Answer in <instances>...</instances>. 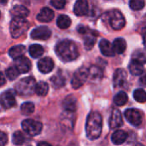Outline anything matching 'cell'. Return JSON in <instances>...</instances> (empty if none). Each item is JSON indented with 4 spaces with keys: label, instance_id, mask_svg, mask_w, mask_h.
Wrapping results in <instances>:
<instances>
[{
    "label": "cell",
    "instance_id": "6da1fadb",
    "mask_svg": "<svg viewBox=\"0 0 146 146\" xmlns=\"http://www.w3.org/2000/svg\"><path fill=\"white\" fill-rule=\"evenodd\" d=\"M56 53L63 62H71L79 56L76 44L71 40H63L56 46Z\"/></svg>",
    "mask_w": 146,
    "mask_h": 146
},
{
    "label": "cell",
    "instance_id": "7a4b0ae2",
    "mask_svg": "<svg viewBox=\"0 0 146 146\" xmlns=\"http://www.w3.org/2000/svg\"><path fill=\"white\" fill-rule=\"evenodd\" d=\"M103 120L100 114L98 112H92L86 120V136L91 140H95L98 139L102 133Z\"/></svg>",
    "mask_w": 146,
    "mask_h": 146
},
{
    "label": "cell",
    "instance_id": "3957f363",
    "mask_svg": "<svg viewBox=\"0 0 146 146\" xmlns=\"http://www.w3.org/2000/svg\"><path fill=\"white\" fill-rule=\"evenodd\" d=\"M36 86V80L33 77H27L16 83L15 91L21 96H30L35 92Z\"/></svg>",
    "mask_w": 146,
    "mask_h": 146
},
{
    "label": "cell",
    "instance_id": "277c9868",
    "mask_svg": "<svg viewBox=\"0 0 146 146\" xmlns=\"http://www.w3.org/2000/svg\"><path fill=\"white\" fill-rule=\"evenodd\" d=\"M29 28V22L25 19L14 18L10 22L9 31L12 38H18L23 35Z\"/></svg>",
    "mask_w": 146,
    "mask_h": 146
},
{
    "label": "cell",
    "instance_id": "5b68a950",
    "mask_svg": "<svg viewBox=\"0 0 146 146\" xmlns=\"http://www.w3.org/2000/svg\"><path fill=\"white\" fill-rule=\"evenodd\" d=\"M21 127L24 130V132L27 133L28 135L36 136L41 133L43 126H42V123H40L39 121H37L32 119H27L22 121Z\"/></svg>",
    "mask_w": 146,
    "mask_h": 146
},
{
    "label": "cell",
    "instance_id": "8992f818",
    "mask_svg": "<svg viewBox=\"0 0 146 146\" xmlns=\"http://www.w3.org/2000/svg\"><path fill=\"white\" fill-rule=\"evenodd\" d=\"M88 80V69L81 68L77 70L71 80V85L74 89H78L84 85V83Z\"/></svg>",
    "mask_w": 146,
    "mask_h": 146
},
{
    "label": "cell",
    "instance_id": "52a82bcc",
    "mask_svg": "<svg viewBox=\"0 0 146 146\" xmlns=\"http://www.w3.org/2000/svg\"><path fill=\"white\" fill-rule=\"evenodd\" d=\"M127 121L134 127H139L142 124L143 118L141 113L136 109H128L125 111Z\"/></svg>",
    "mask_w": 146,
    "mask_h": 146
},
{
    "label": "cell",
    "instance_id": "ba28073f",
    "mask_svg": "<svg viewBox=\"0 0 146 146\" xmlns=\"http://www.w3.org/2000/svg\"><path fill=\"white\" fill-rule=\"evenodd\" d=\"M110 26L115 30H120L124 27L126 24V20L123 16V15L118 11V10H113L110 14Z\"/></svg>",
    "mask_w": 146,
    "mask_h": 146
},
{
    "label": "cell",
    "instance_id": "9c48e42d",
    "mask_svg": "<svg viewBox=\"0 0 146 146\" xmlns=\"http://www.w3.org/2000/svg\"><path fill=\"white\" fill-rule=\"evenodd\" d=\"M51 36V31L49 27L42 26L38 27L35 29H33L31 33V37L33 39H42L46 40Z\"/></svg>",
    "mask_w": 146,
    "mask_h": 146
},
{
    "label": "cell",
    "instance_id": "30bf717a",
    "mask_svg": "<svg viewBox=\"0 0 146 146\" xmlns=\"http://www.w3.org/2000/svg\"><path fill=\"white\" fill-rule=\"evenodd\" d=\"M0 104L4 109H9L15 106V98L14 92L11 90L3 92L0 96Z\"/></svg>",
    "mask_w": 146,
    "mask_h": 146
},
{
    "label": "cell",
    "instance_id": "8fae6325",
    "mask_svg": "<svg viewBox=\"0 0 146 146\" xmlns=\"http://www.w3.org/2000/svg\"><path fill=\"white\" fill-rule=\"evenodd\" d=\"M122 125H123V120H122L121 113L119 110L115 109L112 111L111 116L110 118V127L111 129H115V128H119Z\"/></svg>",
    "mask_w": 146,
    "mask_h": 146
},
{
    "label": "cell",
    "instance_id": "7c38bea8",
    "mask_svg": "<svg viewBox=\"0 0 146 146\" xmlns=\"http://www.w3.org/2000/svg\"><path fill=\"white\" fill-rule=\"evenodd\" d=\"M127 74L126 70H124L123 68L116 69L114 74V77H113L114 86L116 88L122 86L127 80Z\"/></svg>",
    "mask_w": 146,
    "mask_h": 146
},
{
    "label": "cell",
    "instance_id": "4fadbf2b",
    "mask_svg": "<svg viewBox=\"0 0 146 146\" xmlns=\"http://www.w3.org/2000/svg\"><path fill=\"white\" fill-rule=\"evenodd\" d=\"M38 68L39 71L43 74H48L52 71L54 68V62L50 57H44L38 61Z\"/></svg>",
    "mask_w": 146,
    "mask_h": 146
},
{
    "label": "cell",
    "instance_id": "5bb4252c",
    "mask_svg": "<svg viewBox=\"0 0 146 146\" xmlns=\"http://www.w3.org/2000/svg\"><path fill=\"white\" fill-rule=\"evenodd\" d=\"M15 67L17 68L19 73H21V74L27 73L30 70V68H31V62L25 56H21L20 58L15 59Z\"/></svg>",
    "mask_w": 146,
    "mask_h": 146
},
{
    "label": "cell",
    "instance_id": "9a60e30c",
    "mask_svg": "<svg viewBox=\"0 0 146 146\" xmlns=\"http://www.w3.org/2000/svg\"><path fill=\"white\" fill-rule=\"evenodd\" d=\"M54 15H55L54 11L51 9L45 7V8H43L40 10V12L38 14L37 19L42 22H49L54 18Z\"/></svg>",
    "mask_w": 146,
    "mask_h": 146
},
{
    "label": "cell",
    "instance_id": "2e32d148",
    "mask_svg": "<svg viewBox=\"0 0 146 146\" xmlns=\"http://www.w3.org/2000/svg\"><path fill=\"white\" fill-rule=\"evenodd\" d=\"M88 3L85 0L77 1L74 7V12L78 16L85 15L88 13Z\"/></svg>",
    "mask_w": 146,
    "mask_h": 146
},
{
    "label": "cell",
    "instance_id": "e0dca14e",
    "mask_svg": "<svg viewBox=\"0 0 146 146\" xmlns=\"http://www.w3.org/2000/svg\"><path fill=\"white\" fill-rule=\"evenodd\" d=\"M62 106L68 112H74L77 108V100L73 95H69L63 100Z\"/></svg>",
    "mask_w": 146,
    "mask_h": 146
},
{
    "label": "cell",
    "instance_id": "ac0fdd59",
    "mask_svg": "<svg viewBox=\"0 0 146 146\" xmlns=\"http://www.w3.org/2000/svg\"><path fill=\"white\" fill-rule=\"evenodd\" d=\"M10 12L11 15L14 16V18H21V19H25V17H27L29 14L28 9L22 5L14 6Z\"/></svg>",
    "mask_w": 146,
    "mask_h": 146
},
{
    "label": "cell",
    "instance_id": "d6986e66",
    "mask_svg": "<svg viewBox=\"0 0 146 146\" xmlns=\"http://www.w3.org/2000/svg\"><path fill=\"white\" fill-rule=\"evenodd\" d=\"M99 47L101 52L107 56H112L115 55V51L113 50V45L106 39H102L99 43Z\"/></svg>",
    "mask_w": 146,
    "mask_h": 146
},
{
    "label": "cell",
    "instance_id": "ffe728a7",
    "mask_svg": "<svg viewBox=\"0 0 146 146\" xmlns=\"http://www.w3.org/2000/svg\"><path fill=\"white\" fill-rule=\"evenodd\" d=\"M103 78V71L98 66H92L88 69V79L93 81H98Z\"/></svg>",
    "mask_w": 146,
    "mask_h": 146
},
{
    "label": "cell",
    "instance_id": "44dd1931",
    "mask_svg": "<svg viewBox=\"0 0 146 146\" xmlns=\"http://www.w3.org/2000/svg\"><path fill=\"white\" fill-rule=\"evenodd\" d=\"M127 138V134L124 131H122V130H116L112 134L111 140H112L113 144H115L116 145H122L126 141Z\"/></svg>",
    "mask_w": 146,
    "mask_h": 146
},
{
    "label": "cell",
    "instance_id": "7402d4cb",
    "mask_svg": "<svg viewBox=\"0 0 146 146\" xmlns=\"http://www.w3.org/2000/svg\"><path fill=\"white\" fill-rule=\"evenodd\" d=\"M126 48H127V43L124 38H119L115 39L113 43V50L115 53L122 54L126 50Z\"/></svg>",
    "mask_w": 146,
    "mask_h": 146
},
{
    "label": "cell",
    "instance_id": "603a6c76",
    "mask_svg": "<svg viewBox=\"0 0 146 146\" xmlns=\"http://www.w3.org/2000/svg\"><path fill=\"white\" fill-rule=\"evenodd\" d=\"M25 51H26V47L24 45H15V46H13L9 50V54L10 57L14 59H17V58L23 56V54L25 53Z\"/></svg>",
    "mask_w": 146,
    "mask_h": 146
},
{
    "label": "cell",
    "instance_id": "cb8c5ba5",
    "mask_svg": "<svg viewBox=\"0 0 146 146\" xmlns=\"http://www.w3.org/2000/svg\"><path fill=\"white\" fill-rule=\"evenodd\" d=\"M129 70L132 74L138 76V75H141L143 74L144 67L141 63H139L134 60H132V62L129 64Z\"/></svg>",
    "mask_w": 146,
    "mask_h": 146
},
{
    "label": "cell",
    "instance_id": "d4e9b609",
    "mask_svg": "<svg viewBox=\"0 0 146 146\" xmlns=\"http://www.w3.org/2000/svg\"><path fill=\"white\" fill-rule=\"evenodd\" d=\"M29 54L33 58L40 57L44 54V48L39 44H33L29 47Z\"/></svg>",
    "mask_w": 146,
    "mask_h": 146
},
{
    "label": "cell",
    "instance_id": "484cf974",
    "mask_svg": "<svg viewBox=\"0 0 146 146\" xmlns=\"http://www.w3.org/2000/svg\"><path fill=\"white\" fill-rule=\"evenodd\" d=\"M56 24H57V26H58L60 28H62V29H66V28H68V27H70V25H71V19H70L68 15H61L57 18Z\"/></svg>",
    "mask_w": 146,
    "mask_h": 146
},
{
    "label": "cell",
    "instance_id": "4316f807",
    "mask_svg": "<svg viewBox=\"0 0 146 146\" xmlns=\"http://www.w3.org/2000/svg\"><path fill=\"white\" fill-rule=\"evenodd\" d=\"M127 100H128V97H127V93H125L124 92H120L114 98V102L117 106L125 105L127 104Z\"/></svg>",
    "mask_w": 146,
    "mask_h": 146
},
{
    "label": "cell",
    "instance_id": "83f0119b",
    "mask_svg": "<svg viewBox=\"0 0 146 146\" xmlns=\"http://www.w3.org/2000/svg\"><path fill=\"white\" fill-rule=\"evenodd\" d=\"M50 81L52 83V86L55 88H60L62 87L65 85V78L62 75V74H55L51 79Z\"/></svg>",
    "mask_w": 146,
    "mask_h": 146
},
{
    "label": "cell",
    "instance_id": "f1b7e54d",
    "mask_svg": "<svg viewBox=\"0 0 146 146\" xmlns=\"http://www.w3.org/2000/svg\"><path fill=\"white\" fill-rule=\"evenodd\" d=\"M48 91H49L48 84L44 81H41L37 84L35 93H37L38 96H45L48 93Z\"/></svg>",
    "mask_w": 146,
    "mask_h": 146
},
{
    "label": "cell",
    "instance_id": "f546056e",
    "mask_svg": "<svg viewBox=\"0 0 146 146\" xmlns=\"http://www.w3.org/2000/svg\"><path fill=\"white\" fill-rule=\"evenodd\" d=\"M134 99L139 103H145L146 102V92L143 89H137L133 92Z\"/></svg>",
    "mask_w": 146,
    "mask_h": 146
},
{
    "label": "cell",
    "instance_id": "4dcf8cb0",
    "mask_svg": "<svg viewBox=\"0 0 146 146\" xmlns=\"http://www.w3.org/2000/svg\"><path fill=\"white\" fill-rule=\"evenodd\" d=\"M133 60L141 63L142 65L146 63V53L142 50H137L133 54Z\"/></svg>",
    "mask_w": 146,
    "mask_h": 146
},
{
    "label": "cell",
    "instance_id": "1f68e13d",
    "mask_svg": "<svg viewBox=\"0 0 146 146\" xmlns=\"http://www.w3.org/2000/svg\"><path fill=\"white\" fill-rule=\"evenodd\" d=\"M21 110L24 115H31L34 111V104L30 102H26L21 104Z\"/></svg>",
    "mask_w": 146,
    "mask_h": 146
},
{
    "label": "cell",
    "instance_id": "d6a6232c",
    "mask_svg": "<svg viewBox=\"0 0 146 146\" xmlns=\"http://www.w3.org/2000/svg\"><path fill=\"white\" fill-rule=\"evenodd\" d=\"M12 141L15 145H22L25 141V138H24V135L20 131H17L15 132L14 134H13V139H12Z\"/></svg>",
    "mask_w": 146,
    "mask_h": 146
},
{
    "label": "cell",
    "instance_id": "836d02e7",
    "mask_svg": "<svg viewBox=\"0 0 146 146\" xmlns=\"http://www.w3.org/2000/svg\"><path fill=\"white\" fill-rule=\"evenodd\" d=\"M19 71L17 70V68L15 67H9L7 70H6V76L10 80H15L18 75H19Z\"/></svg>",
    "mask_w": 146,
    "mask_h": 146
},
{
    "label": "cell",
    "instance_id": "e575fe53",
    "mask_svg": "<svg viewBox=\"0 0 146 146\" xmlns=\"http://www.w3.org/2000/svg\"><path fill=\"white\" fill-rule=\"evenodd\" d=\"M129 5L132 9L139 10V9H143V7L145 6V2L142 0H132V1H130Z\"/></svg>",
    "mask_w": 146,
    "mask_h": 146
},
{
    "label": "cell",
    "instance_id": "d590c367",
    "mask_svg": "<svg viewBox=\"0 0 146 146\" xmlns=\"http://www.w3.org/2000/svg\"><path fill=\"white\" fill-rule=\"evenodd\" d=\"M96 43V38L93 37L92 35V36H88V37H86L85 38V41H84V45L86 47V50H91L94 44Z\"/></svg>",
    "mask_w": 146,
    "mask_h": 146
},
{
    "label": "cell",
    "instance_id": "8d00e7d4",
    "mask_svg": "<svg viewBox=\"0 0 146 146\" xmlns=\"http://www.w3.org/2000/svg\"><path fill=\"white\" fill-rule=\"evenodd\" d=\"M50 4L52 6H54L56 9H62L65 6L66 1H64V0H52L50 2Z\"/></svg>",
    "mask_w": 146,
    "mask_h": 146
},
{
    "label": "cell",
    "instance_id": "74e56055",
    "mask_svg": "<svg viewBox=\"0 0 146 146\" xmlns=\"http://www.w3.org/2000/svg\"><path fill=\"white\" fill-rule=\"evenodd\" d=\"M8 142L7 134L0 131V146H4Z\"/></svg>",
    "mask_w": 146,
    "mask_h": 146
},
{
    "label": "cell",
    "instance_id": "f35d334b",
    "mask_svg": "<svg viewBox=\"0 0 146 146\" xmlns=\"http://www.w3.org/2000/svg\"><path fill=\"white\" fill-rule=\"evenodd\" d=\"M87 27H84V26H80L79 27H78V31L80 33H82V34H86V32H87Z\"/></svg>",
    "mask_w": 146,
    "mask_h": 146
},
{
    "label": "cell",
    "instance_id": "ab89813d",
    "mask_svg": "<svg viewBox=\"0 0 146 146\" xmlns=\"http://www.w3.org/2000/svg\"><path fill=\"white\" fill-rule=\"evenodd\" d=\"M142 37H143V43L146 49V27H144L142 30Z\"/></svg>",
    "mask_w": 146,
    "mask_h": 146
},
{
    "label": "cell",
    "instance_id": "60d3db41",
    "mask_svg": "<svg viewBox=\"0 0 146 146\" xmlns=\"http://www.w3.org/2000/svg\"><path fill=\"white\" fill-rule=\"evenodd\" d=\"M5 84V77L4 75L0 72V86H3Z\"/></svg>",
    "mask_w": 146,
    "mask_h": 146
},
{
    "label": "cell",
    "instance_id": "b9f144b4",
    "mask_svg": "<svg viewBox=\"0 0 146 146\" xmlns=\"http://www.w3.org/2000/svg\"><path fill=\"white\" fill-rule=\"evenodd\" d=\"M140 82H141L143 85L146 86V73L145 74H144L141 76V78H140Z\"/></svg>",
    "mask_w": 146,
    "mask_h": 146
},
{
    "label": "cell",
    "instance_id": "7bdbcfd3",
    "mask_svg": "<svg viewBox=\"0 0 146 146\" xmlns=\"http://www.w3.org/2000/svg\"><path fill=\"white\" fill-rule=\"evenodd\" d=\"M38 146H52L50 145L49 143H47V142H40V143H38Z\"/></svg>",
    "mask_w": 146,
    "mask_h": 146
}]
</instances>
